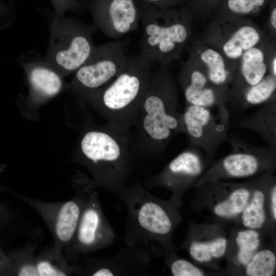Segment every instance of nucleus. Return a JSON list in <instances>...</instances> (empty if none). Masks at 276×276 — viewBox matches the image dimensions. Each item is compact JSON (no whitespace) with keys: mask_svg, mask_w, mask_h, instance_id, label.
I'll return each mask as SVG.
<instances>
[{"mask_svg":"<svg viewBox=\"0 0 276 276\" xmlns=\"http://www.w3.org/2000/svg\"><path fill=\"white\" fill-rule=\"evenodd\" d=\"M169 68L159 65L153 70L140 105L133 148L141 156L159 153L173 137L183 133L177 82Z\"/></svg>","mask_w":276,"mask_h":276,"instance_id":"obj_1","label":"nucleus"},{"mask_svg":"<svg viewBox=\"0 0 276 276\" xmlns=\"http://www.w3.org/2000/svg\"><path fill=\"white\" fill-rule=\"evenodd\" d=\"M80 147L96 186L115 194L127 185L134 152L129 129L108 122L102 128L86 132Z\"/></svg>","mask_w":276,"mask_h":276,"instance_id":"obj_2","label":"nucleus"},{"mask_svg":"<svg viewBox=\"0 0 276 276\" xmlns=\"http://www.w3.org/2000/svg\"><path fill=\"white\" fill-rule=\"evenodd\" d=\"M140 10V53L154 63L170 67L189 42L194 15L186 5L162 9L144 2Z\"/></svg>","mask_w":276,"mask_h":276,"instance_id":"obj_3","label":"nucleus"},{"mask_svg":"<svg viewBox=\"0 0 276 276\" xmlns=\"http://www.w3.org/2000/svg\"><path fill=\"white\" fill-rule=\"evenodd\" d=\"M126 207L124 227L126 246L149 247L164 245L174 227L170 208L151 194L140 182L126 185L116 194Z\"/></svg>","mask_w":276,"mask_h":276,"instance_id":"obj_4","label":"nucleus"},{"mask_svg":"<svg viewBox=\"0 0 276 276\" xmlns=\"http://www.w3.org/2000/svg\"><path fill=\"white\" fill-rule=\"evenodd\" d=\"M153 63L141 53L129 57L126 68L93 99L109 123L129 130L136 125Z\"/></svg>","mask_w":276,"mask_h":276,"instance_id":"obj_5","label":"nucleus"},{"mask_svg":"<svg viewBox=\"0 0 276 276\" xmlns=\"http://www.w3.org/2000/svg\"><path fill=\"white\" fill-rule=\"evenodd\" d=\"M49 30L44 59L61 74L75 72L95 49L93 37L95 26L55 14L49 22Z\"/></svg>","mask_w":276,"mask_h":276,"instance_id":"obj_6","label":"nucleus"},{"mask_svg":"<svg viewBox=\"0 0 276 276\" xmlns=\"http://www.w3.org/2000/svg\"><path fill=\"white\" fill-rule=\"evenodd\" d=\"M126 38L96 46L88 59L75 73L73 85L80 94L92 100L128 64Z\"/></svg>","mask_w":276,"mask_h":276,"instance_id":"obj_7","label":"nucleus"},{"mask_svg":"<svg viewBox=\"0 0 276 276\" xmlns=\"http://www.w3.org/2000/svg\"><path fill=\"white\" fill-rule=\"evenodd\" d=\"M182 124L190 145L211 158L228 136L229 110L226 105L206 107L186 104Z\"/></svg>","mask_w":276,"mask_h":276,"instance_id":"obj_8","label":"nucleus"},{"mask_svg":"<svg viewBox=\"0 0 276 276\" xmlns=\"http://www.w3.org/2000/svg\"><path fill=\"white\" fill-rule=\"evenodd\" d=\"M83 189L85 199L74 237L70 245V254L74 259L111 246L116 237L94 186L88 184Z\"/></svg>","mask_w":276,"mask_h":276,"instance_id":"obj_9","label":"nucleus"},{"mask_svg":"<svg viewBox=\"0 0 276 276\" xmlns=\"http://www.w3.org/2000/svg\"><path fill=\"white\" fill-rule=\"evenodd\" d=\"M226 141L231 144V152L216 163L212 172L228 177H246L274 163L276 147L252 145L234 135H228Z\"/></svg>","mask_w":276,"mask_h":276,"instance_id":"obj_10","label":"nucleus"},{"mask_svg":"<svg viewBox=\"0 0 276 276\" xmlns=\"http://www.w3.org/2000/svg\"><path fill=\"white\" fill-rule=\"evenodd\" d=\"M214 31L217 43L210 46L220 52L228 60L237 63L243 54L263 42L262 31L246 17L217 16Z\"/></svg>","mask_w":276,"mask_h":276,"instance_id":"obj_11","label":"nucleus"},{"mask_svg":"<svg viewBox=\"0 0 276 276\" xmlns=\"http://www.w3.org/2000/svg\"><path fill=\"white\" fill-rule=\"evenodd\" d=\"M178 81L187 104L213 107L229 102L230 88L213 84L202 66L190 56L182 64Z\"/></svg>","mask_w":276,"mask_h":276,"instance_id":"obj_12","label":"nucleus"},{"mask_svg":"<svg viewBox=\"0 0 276 276\" xmlns=\"http://www.w3.org/2000/svg\"><path fill=\"white\" fill-rule=\"evenodd\" d=\"M90 11L95 27L113 38L134 31L140 21V8L134 0H94Z\"/></svg>","mask_w":276,"mask_h":276,"instance_id":"obj_13","label":"nucleus"},{"mask_svg":"<svg viewBox=\"0 0 276 276\" xmlns=\"http://www.w3.org/2000/svg\"><path fill=\"white\" fill-rule=\"evenodd\" d=\"M151 261L149 247L126 246L111 257L88 260L85 273L93 276L146 275Z\"/></svg>","mask_w":276,"mask_h":276,"instance_id":"obj_14","label":"nucleus"},{"mask_svg":"<svg viewBox=\"0 0 276 276\" xmlns=\"http://www.w3.org/2000/svg\"><path fill=\"white\" fill-rule=\"evenodd\" d=\"M201 151L190 146L172 159L158 174L148 177L145 181L146 188L151 189L163 186L178 193L202 172Z\"/></svg>","mask_w":276,"mask_h":276,"instance_id":"obj_15","label":"nucleus"},{"mask_svg":"<svg viewBox=\"0 0 276 276\" xmlns=\"http://www.w3.org/2000/svg\"><path fill=\"white\" fill-rule=\"evenodd\" d=\"M262 43L245 52L239 59L231 82L229 101L235 104L248 87L261 81L269 73V63Z\"/></svg>","mask_w":276,"mask_h":276,"instance_id":"obj_16","label":"nucleus"},{"mask_svg":"<svg viewBox=\"0 0 276 276\" xmlns=\"http://www.w3.org/2000/svg\"><path fill=\"white\" fill-rule=\"evenodd\" d=\"M189 56L202 66L213 84L229 87L237 69V63L228 60L218 50L202 42L193 44L189 50Z\"/></svg>","mask_w":276,"mask_h":276,"instance_id":"obj_17","label":"nucleus"},{"mask_svg":"<svg viewBox=\"0 0 276 276\" xmlns=\"http://www.w3.org/2000/svg\"><path fill=\"white\" fill-rule=\"evenodd\" d=\"M85 193L82 187L74 198L56 205L51 217H45L50 224L56 241L59 245H70L80 219Z\"/></svg>","mask_w":276,"mask_h":276,"instance_id":"obj_18","label":"nucleus"},{"mask_svg":"<svg viewBox=\"0 0 276 276\" xmlns=\"http://www.w3.org/2000/svg\"><path fill=\"white\" fill-rule=\"evenodd\" d=\"M21 64L27 74L33 96L50 98L62 89L63 83L61 74L45 59L23 60Z\"/></svg>","mask_w":276,"mask_h":276,"instance_id":"obj_19","label":"nucleus"},{"mask_svg":"<svg viewBox=\"0 0 276 276\" xmlns=\"http://www.w3.org/2000/svg\"><path fill=\"white\" fill-rule=\"evenodd\" d=\"M238 125L259 134L269 146L276 147V100L261 106Z\"/></svg>","mask_w":276,"mask_h":276,"instance_id":"obj_20","label":"nucleus"},{"mask_svg":"<svg viewBox=\"0 0 276 276\" xmlns=\"http://www.w3.org/2000/svg\"><path fill=\"white\" fill-rule=\"evenodd\" d=\"M275 91L276 76L269 73L258 83L247 87L236 104L242 109L262 105L275 100Z\"/></svg>","mask_w":276,"mask_h":276,"instance_id":"obj_21","label":"nucleus"},{"mask_svg":"<svg viewBox=\"0 0 276 276\" xmlns=\"http://www.w3.org/2000/svg\"><path fill=\"white\" fill-rule=\"evenodd\" d=\"M270 0H222L216 12L217 16L246 17L259 14Z\"/></svg>","mask_w":276,"mask_h":276,"instance_id":"obj_22","label":"nucleus"},{"mask_svg":"<svg viewBox=\"0 0 276 276\" xmlns=\"http://www.w3.org/2000/svg\"><path fill=\"white\" fill-rule=\"evenodd\" d=\"M265 196L260 190H256L249 204L243 210V223L252 229L262 227L266 219L264 209Z\"/></svg>","mask_w":276,"mask_h":276,"instance_id":"obj_23","label":"nucleus"},{"mask_svg":"<svg viewBox=\"0 0 276 276\" xmlns=\"http://www.w3.org/2000/svg\"><path fill=\"white\" fill-rule=\"evenodd\" d=\"M250 195L249 190L244 187L235 190L225 201L214 208L216 215L221 217H232L243 211L247 204Z\"/></svg>","mask_w":276,"mask_h":276,"instance_id":"obj_24","label":"nucleus"},{"mask_svg":"<svg viewBox=\"0 0 276 276\" xmlns=\"http://www.w3.org/2000/svg\"><path fill=\"white\" fill-rule=\"evenodd\" d=\"M226 240L223 238H218L211 242H193L189 247L191 256L199 262H208L213 258L222 256L226 246Z\"/></svg>","mask_w":276,"mask_h":276,"instance_id":"obj_25","label":"nucleus"},{"mask_svg":"<svg viewBox=\"0 0 276 276\" xmlns=\"http://www.w3.org/2000/svg\"><path fill=\"white\" fill-rule=\"evenodd\" d=\"M276 263L274 254L269 249L261 250L252 257L247 264L246 272L250 276H270Z\"/></svg>","mask_w":276,"mask_h":276,"instance_id":"obj_26","label":"nucleus"},{"mask_svg":"<svg viewBox=\"0 0 276 276\" xmlns=\"http://www.w3.org/2000/svg\"><path fill=\"white\" fill-rule=\"evenodd\" d=\"M259 234L254 229L239 232L236 238L239 246L237 258L243 265H247L250 261L260 244Z\"/></svg>","mask_w":276,"mask_h":276,"instance_id":"obj_27","label":"nucleus"},{"mask_svg":"<svg viewBox=\"0 0 276 276\" xmlns=\"http://www.w3.org/2000/svg\"><path fill=\"white\" fill-rule=\"evenodd\" d=\"M222 0H188L186 5L193 15L208 16L216 12Z\"/></svg>","mask_w":276,"mask_h":276,"instance_id":"obj_28","label":"nucleus"},{"mask_svg":"<svg viewBox=\"0 0 276 276\" xmlns=\"http://www.w3.org/2000/svg\"><path fill=\"white\" fill-rule=\"evenodd\" d=\"M170 270L174 276H201L203 272L190 262L181 259L172 261Z\"/></svg>","mask_w":276,"mask_h":276,"instance_id":"obj_29","label":"nucleus"},{"mask_svg":"<svg viewBox=\"0 0 276 276\" xmlns=\"http://www.w3.org/2000/svg\"><path fill=\"white\" fill-rule=\"evenodd\" d=\"M35 265L38 276H63L67 275L66 271H64L47 260L39 261Z\"/></svg>","mask_w":276,"mask_h":276,"instance_id":"obj_30","label":"nucleus"},{"mask_svg":"<svg viewBox=\"0 0 276 276\" xmlns=\"http://www.w3.org/2000/svg\"><path fill=\"white\" fill-rule=\"evenodd\" d=\"M55 8L56 14L63 16L67 11L75 12L80 7L76 0H51Z\"/></svg>","mask_w":276,"mask_h":276,"instance_id":"obj_31","label":"nucleus"},{"mask_svg":"<svg viewBox=\"0 0 276 276\" xmlns=\"http://www.w3.org/2000/svg\"><path fill=\"white\" fill-rule=\"evenodd\" d=\"M154 7L162 9L177 7L186 5L188 0H143Z\"/></svg>","mask_w":276,"mask_h":276,"instance_id":"obj_32","label":"nucleus"},{"mask_svg":"<svg viewBox=\"0 0 276 276\" xmlns=\"http://www.w3.org/2000/svg\"><path fill=\"white\" fill-rule=\"evenodd\" d=\"M18 275L20 276H38L36 265L32 263H26L21 266Z\"/></svg>","mask_w":276,"mask_h":276,"instance_id":"obj_33","label":"nucleus"},{"mask_svg":"<svg viewBox=\"0 0 276 276\" xmlns=\"http://www.w3.org/2000/svg\"><path fill=\"white\" fill-rule=\"evenodd\" d=\"M270 9L269 17L270 28L273 32L276 30V3L275 0H270Z\"/></svg>","mask_w":276,"mask_h":276,"instance_id":"obj_34","label":"nucleus"},{"mask_svg":"<svg viewBox=\"0 0 276 276\" xmlns=\"http://www.w3.org/2000/svg\"><path fill=\"white\" fill-rule=\"evenodd\" d=\"M272 211L274 218H276V187L274 186L271 194Z\"/></svg>","mask_w":276,"mask_h":276,"instance_id":"obj_35","label":"nucleus"},{"mask_svg":"<svg viewBox=\"0 0 276 276\" xmlns=\"http://www.w3.org/2000/svg\"><path fill=\"white\" fill-rule=\"evenodd\" d=\"M2 7V5H1V4L0 3V8H1Z\"/></svg>","mask_w":276,"mask_h":276,"instance_id":"obj_36","label":"nucleus"}]
</instances>
